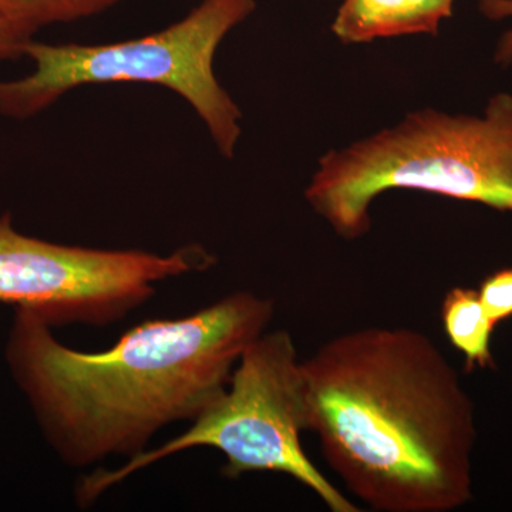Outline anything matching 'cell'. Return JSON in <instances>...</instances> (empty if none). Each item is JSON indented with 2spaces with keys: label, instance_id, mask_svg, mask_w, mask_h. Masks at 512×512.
Instances as JSON below:
<instances>
[{
  "label": "cell",
  "instance_id": "7a4b0ae2",
  "mask_svg": "<svg viewBox=\"0 0 512 512\" xmlns=\"http://www.w3.org/2000/svg\"><path fill=\"white\" fill-rule=\"evenodd\" d=\"M308 430L357 500L450 512L471 500L474 407L436 343L409 328L343 333L303 360Z\"/></svg>",
  "mask_w": 512,
  "mask_h": 512
},
{
  "label": "cell",
  "instance_id": "7c38bea8",
  "mask_svg": "<svg viewBox=\"0 0 512 512\" xmlns=\"http://www.w3.org/2000/svg\"><path fill=\"white\" fill-rule=\"evenodd\" d=\"M30 40L33 39L22 35L18 30L0 19V62L25 57L26 45Z\"/></svg>",
  "mask_w": 512,
  "mask_h": 512
},
{
  "label": "cell",
  "instance_id": "8fae6325",
  "mask_svg": "<svg viewBox=\"0 0 512 512\" xmlns=\"http://www.w3.org/2000/svg\"><path fill=\"white\" fill-rule=\"evenodd\" d=\"M478 8L491 20L512 19V0H478ZM495 62L508 66L512 63V28L498 43Z\"/></svg>",
  "mask_w": 512,
  "mask_h": 512
},
{
  "label": "cell",
  "instance_id": "9c48e42d",
  "mask_svg": "<svg viewBox=\"0 0 512 512\" xmlns=\"http://www.w3.org/2000/svg\"><path fill=\"white\" fill-rule=\"evenodd\" d=\"M121 0H0V19L26 37L59 23L92 18Z\"/></svg>",
  "mask_w": 512,
  "mask_h": 512
},
{
  "label": "cell",
  "instance_id": "6da1fadb",
  "mask_svg": "<svg viewBox=\"0 0 512 512\" xmlns=\"http://www.w3.org/2000/svg\"><path fill=\"white\" fill-rule=\"evenodd\" d=\"M274 315L272 299L232 292L184 318L147 320L110 349L87 353L16 309L6 363L47 443L64 464L84 468L137 456L168 424L197 419Z\"/></svg>",
  "mask_w": 512,
  "mask_h": 512
},
{
  "label": "cell",
  "instance_id": "3957f363",
  "mask_svg": "<svg viewBox=\"0 0 512 512\" xmlns=\"http://www.w3.org/2000/svg\"><path fill=\"white\" fill-rule=\"evenodd\" d=\"M392 190H417L512 212V96L483 117L414 111L396 127L320 158L306 201L338 237L372 227L370 205Z\"/></svg>",
  "mask_w": 512,
  "mask_h": 512
},
{
  "label": "cell",
  "instance_id": "277c9868",
  "mask_svg": "<svg viewBox=\"0 0 512 512\" xmlns=\"http://www.w3.org/2000/svg\"><path fill=\"white\" fill-rule=\"evenodd\" d=\"M255 9V0H202L184 19L138 39L92 46L30 40L25 57L35 70L19 80H0V114L32 119L86 84H157L183 97L222 156L232 158L242 113L215 77L214 59L222 40Z\"/></svg>",
  "mask_w": 512,
  "mask_h": 512
},
{
  "label": "cell",
  "instance_id": "5b68a950",
  "mask_svg": "<svg viewBox=\"0 0 512 512\" xmlns=\"http://www.w3.org/2000/svg\"><path fill=\"white\" fill-rule=\"evenodd\" d=\"M180 436L156 450L128 458L117 470H101L77 487L80 507L93 504L113 485L164 458L194 447H212L227 458L222 474L291 476L316 494L332 512H359L346 495L306 456L301 443L308 430L303 360L288 330L265 332L239 357L227 389Z\"/></svg>",
  "mask_w": 512,
  "mask_h": 512
},
{
  "label": "cell",
  "instance_id": "ba28073f",
  "mask_svg": "<svg viewBox=\"0 0 512 512\" xmlns=\"http://www.w3.org/2000/svg\"><path fill=\"white\" fill-rule=\"evenodd\" d=\"M441 320L454 348L466 357L468 372L474 367H494L491 336L495 326L485 312L480 292L470 288H453L441 303Z\"/></svg>",
  "mask_w": 512,
  "mask_h": 512
},
{
  "label": "cell",
  "instance_id": "8992f818",
  "mask_svg": "<svg viewBox=\"0 0 512 512\" xmlns=\"http://www.w3.org/2000/svg\"><path fill=\"white\" fill-rule=\"evenodd\" d=\"M214 264L201 245L170 255L76 247L28 237L13 227L10 212L0 217V303L33 312L50 328L119 322L160 282Z\"/></svg>",
  "mask_w": 512,
  "mask_h": 512
},
{
  "label": "cell",
  "instance_id": "52a82bcc",
  "mask_svg": "<svg viewBox=\"0 0 512 512\" xmlns=\"http://www.w3.org/2000/svg\"><path fill=\"white\" fill-rule=\"evenodd\" d=\"M456 0H343L332 23L333 35L346 45L376 39L439 33L453 16Z\"/></svg>",
  "mask_w": 512,
  "mask_h": 512
},
{
  "label": "cell",
  "instance_id": "30bf717a",
  "mask_svg": "<svg viewBox=\"0 0 512 512\" xmlns=\"http://www.w3.org/2000/svg\"><path fill=\"white\" fill-rule=\"evenodd\" d=\"M480 298L491 323L497 326L512 316V268L501 269L485 278Z\"/></svg>",
  "mask_w": 512,
  "mask_h": 512
}]
</instances>
